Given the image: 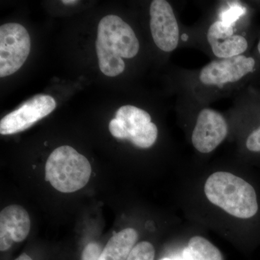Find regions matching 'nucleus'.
Instances as JSON below:
<instances>
[{
  "label": "nucleus",
  "instance_id": "obj_1",
  "mask_svg": "<svg viewBox=\"0 0 260 260\" xmlns=\"http://www.w3.org/2000/svg\"><path fill=\"white\" fill-rule=\"evenodd\" d=\"M95 48L101 71L116 77L125 69L122 58L135 57L140 44L129 25L117 15H109L99 22Z\"/></svg>",
  "mask_w": 260,
  "mask_h": 260
},
{
  "label": "nucleus",
  "instance_id": "obj_2",
  "mask_svg": "<svg viewBox=\"0 0 260 260\" xmlns=\"http://www.w3.org/2000/svg\"><path fill=\"white\" fill-rule=\"evenodd\" d=\"M205 192L210 203L233 216L247 219L257 213V199L253 186L231 173L212 174L205 182Z\"/></svg>",
  "mask_w": 260,
  "mask_h": 260
},
{
  "label": "nucleus",
  "instance_id": "obj_3",
  "mask_svg": "<svg viewBox=\"0 0 260 260\" xmlns=\"http://www.w3.org/2000/svg\"><path fill=\"white\" fill-rule=\"evenodd\" d=\"M91 172L88 159L68 145L55 149L45 166L46 180L63 193L81 189L88 184Z\"/></svg>",
  "mask_w": 260,
  "mask_h": 260
},
{
  "label": "nucleus",
  "instance_id": "obj_4",
  "mask_svg": "<svg viewBox=\"0 0 260 260\" xmlns=\"http://www.w3.org/2000/svg\"><path fill=\"white\" fill-rule=\"evenodd\" d=\"M111 134L119 140H128L140 148H148L156 141L158 127L151 116L143 109L134 106H123L110 121Z\"/></svg>",
  "mask_w": 260,
  "mask_h": 260
},
{
  "label": "nucleus",
  "instance_id": "obj_5",
  "mask_svg": "<svg viewBox=\"0 0 260 260\" xmlns=\"http://www.w3.org/2000/svg\"><path fill=\"white\" fill-rule=\"evenodd\" d=\"M30 38L20 24L0 27V77L14 74L23 66L30 51Z\"/></svg>",
  "mask_w": 260,
  "mask_h": 260
},
{
  "label": "nucleus",
  "instance_id": "obj_6",
  "mask_svg": "<svg viewBox=\"0 0 260 260\" xmlns=\"http://www.w3.org/2000/svg\"><path fill=\"white\" fill-rule=\"evenodd\" d=\"M56 107L55 100L50 95H36L1 119L0 133L3 135H13L28 129L50 114Z\"/></svg>",
  "mask_w": 260,
  "mask_h": 260
},
{
  "label": "nucleus",
  "instance_id": "obj_7",
  "mask_svg": "<svg viewBox=\"0 0 260 260\" xmlns=\"http://www.w3.org/2000/svg\"><path fill=\"white\" fill-rule=\"evenodd\" d=\"M150 26L155 45L171 52L177 49L179 29L171 5L165 0H154L150 7Z\"/></svg>",
  "mask_w": 260,
  "mask_h": 260
},
{
  "label": "nucleus",
  "instance_id": "obj_8",
  "mask_svg": "<svg viewBox=\"0 0 260 260\" xmlns=\"http://www.w3.org/2000/svg\"><path fill=\"white\" fill-rule=\"evenodd\" d=\"M254 66V59L244 55L215 59L201 70L200 80L205 85L222 86L239 81L251 73Z\"/></svg>",
  "mask_w": 260,
  "mask_h": 260
},
{
  "label": "nucleus",
  "instance_id": "obj_9",
  "mask_svg": "<svg viewBox=\"0 0 260 260\" xmlns=\"http://www.w3.org/2000/svg\"><path fill=\"white\" fill-rule=\"evenodd\" d=\"M228 131L229 126L222 114L213 109H204L198 114L191 142L200 153H209L226 138Z\"/></svg>",
  "mask_w": 260,
  "mask_h": 260
},
{
  "label": "nucleus",
  "instance_id": "obj_10",
  "mask_svg": "<svg viewBox=\"0 0 260 260\" xmlns=\"http://www.w3.org/2000/svg\"><path fill=\"white\" fill-rule=\"evenodd\" d=\"M30 219L23 207L12 205L0 213V250H8L14 242H22L30 230Z\"/></svg>",
  "mask_w": 260,
  "mask_h": 260
},
{
  "label": "nucleus",
  "instance_id": "obj_11",
  "mask_svg": "<svg viewBox=\"0 0 260 260\" xmlns=\"http://www.w3.org/2000/svg\"><path fill=\"white\" fill-rule=\"evenodd\" d=\"M207 39L212 51L218 59L241 55L248 47L245 38L235 35L233 25L222 20L215 21L210 25Z\"/></svg>",
  "mask_w": 260,
  "mask_h": 260
},
{
  "label": "nucleus",
  "instance_id": "obj_12",
  "mask_svg": "<svg viewBox=\"0 0 260 260\" xmlns=\"http://www.w3.org/2000/svg\"><path fill=\"white\" fill-rule=\"evenodd\" d=\"M138 239V232L134 229H123L109 239L99 260L127 259Z\"/></svg>",
  "mask_w": 260,
  "mask_h": 260
},
{
  "label": "nucleus",
  "instance_id": "obj_13",
  "mask_svg": "<svg viewBox=\"0 0 260 260\" xmlns=\"http://www.w3.org/2000/svg\"><path fill=\"white\" fill-rule=\"evenodd\" d=\"M184 260H223L216 246L205 238L193 237L183 251Z\"/></svg>",
  "mask_w": 260,
  "mask_h": 260
},
{
  "label": "nucleus",
  "instance_id": "obj_14",
  "mask_svg": "<svg viewBox=\"0 0 260 260\" xmlns=\"http://www.w3.org/2000/svg\"><path fill=\"white\" fill-rule=\"evenodd\" d=\"M155 249L148 242L138 243L133 247L126 260H154Z\"/></svg>",
  "mask_w": 260,
  "mask_h": 260
},
{
  "label": "nucleus",
  "instance_id": "obj_15",
  "mask_svg": "<svg viewBox=\"0 0 260 260\" xmlns=\"http://www.w3.org/2000/svg\"><path fill=\"white\" fill-rule=\"evenodd\" d=\"M101 253L102 251L99 244L90 243L84 249L82 260H99Z\"/></svg>",
  "mask_w": 260,
  "mask_h": 260
},
{
  "label": "nucleus",
  "instance_id": "obj_16",
  "mask_svg": "<svg viewBox=\"0 0 260 260\" xmlns=\"http://www.w3.org/2000/svg\"><path fill=\"white\" fill-rule=\"evenodd\" d=\"M246 148L252 152H260V126L254 130L246 140Z\"/></svg>",
  "mask_w": 260,
  "mask_h": 260
},
{
  "label": "nucleus",
  "instance_id": "obj_17",
  "mask_svg": "<svg viewBox=\"0 0 260 260\" xmlns=\"http://www.w3.org/2000/svg\"><path fill=\"white\" fill-rule=\"evenodd\" d=\"M242 10L241 8H233L232 9L228 10L223 14L222 21L233 25L236 19L239 18L240 14H242Z\"/></svg>",
  "mask_w": 260,
  "mask_h": 260
},
{
  "label": "nucleus",
  "instance_id": "obj_18",
  "mask_svg": "<svg viewBox=\"0 0 260 260\" xmlns=\"http://www.w3.org/2000/svg\"><path fill=\"white\" fill-rule=\"evenodd\" d=\"M15 260H32L30 256H29L28 254H22L21 255L19 256Z\"/></svg>",
  "mask_w": 260,
  "mask_h": 260
},
{
  "label": "nucleus",
  "instance_id": "obj_19",
  "mask_svg": "<svg viewBox=\"0 0 260 260\" xmlns=\"http://www.w3.org/2000/svg\"><path fill=\"white\" fill-rule=\"evenodd\" d=\"M61 3L64 5H74L78 3V1H74V0H63L61 1Z\"/></svg>",
  "mask_w": 260,
  "mask_h": 260
},
{
  "label": "nucleus",
  "instance_id": "obj_20",
  "mask_svg": "<svg viewBox=\"0 0 260 260\" xmlns=\"http://www.w3.org/2000/svg\"><path fill=\"white\" fill-rule=\"evenodd\" d=\"M160 260H180L179 259H172V258H164V259Z\"/></svg>",
  "mask_w": 260,
  "mask_h": 260
},
{
  "label": "nucleus",
  "instance_id": "obj_21",
  "mask_svg": "<svg viewBox=\"0 0 260 260\" xmlns=\"http://www.w3.org/2000/svg\"><path fill=\"white\" fill-rule=\"evenodd\" d=\"M258 51H259V53L260 54V40L259 42V44H258Z\"/></svg>",
  "mask_w": 260,
  "mask_h": 260
}]
</instances>
